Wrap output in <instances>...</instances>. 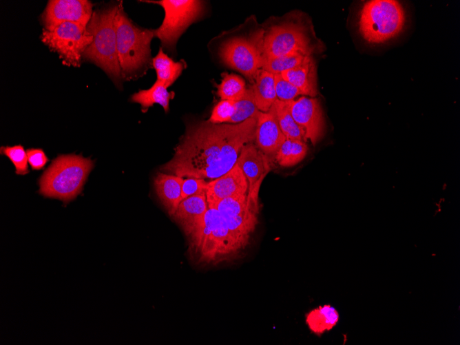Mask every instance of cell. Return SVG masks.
Here are the masks:
<instances>
[{
    "instance_id": "cell-16",
    "label": "cell",
    "mask_w": 460,
    "mask_h": 345,
    "mask_svg": "<svg viewBox=\"0 0 460 345\" xmlns=\"http://www.w3.org/2000/svg\"><path fill=\"white\" fill-rule=\"evenodd\" d=\"M286 139L280 129L277 118L271 110L259 112L255 128L256 146L270 160L275 156Z\"/></svg>"
},
{
    "instance_id": "cell-2",
    "label": "cell",
    "mask_w": 460,
    "mask_h": 345,
    "mask_svg": "<svg viewBox=\"0 0 460 345\" xmlns=\"http://www.w3.org/2000/svg\"><path fill=\"white\" fill-rule=\"evenodd\" d=\"M187 239L191 253L198 262L205 264L234 260L247 247L212 207H209L200 229Z\"/></svg>"
},
{
    "instance_id": "cell-8",
    "label": "cell",
    "mask_w": 460,
    "mask_h": 345,
    "mask_svg": "<svg viewBox=\"0 0 460 345\" xmlns=\"http://www.w3.org/2000/svg\"><path fill=\"white\" fill-rule=\"evenodd\" d=\"M157 4L164 10L165 16L161 25L154 30L161 47L169 52L176 51V43L188 27L197 21L202 15L204 1L199 0H159L141 1Z\"/></svg>"
},
{
    "instance_id": "cell-12",
    "label": "cell",
    "mask_w": 460,
    "mask_h": 345,
    "mask_svg": "<svg viewBox=\"0 0 460 345\" xmlns=\"http://www.w3.org/2000/svg\"><path fill=\"white\" fill-rule=\"evenodd\" d=\"M93 4L87 0H50L41 14L44 29L51 30L66 22L87 27L92 17Z\"/></svg>"
},
{
    "instance_id": "cell-10",
    "label": "cell",
    "mask_w": 460,
    "mask_h": 345,
    "mask_svg": "<svg viewBox=\"0 0 460 345\" xmlns=\"http://www.w3.org/2000/svg\"><path fill=\"white\" fill-rule=\"evenodd\" d=\"M208 206L219 211L229 229L247 246L258 222V202L244 194L210 202Z\"/></svg>"
},
{
    "instance_id": "cell-7",
    "label": "cell",
    "mask_w": 460,
    "mask_h": 345,
    "mask_svg": "<svg viewBox=\"0 0 460 345\" xmlns=\"http://www.w3.org/2000/svg\"><path fill=\"white\" fill-rule=\"evenodd\" d=\"M405 19L404 10L397 1H368L359 12V30L367 42L381 43L401 31Z\"/></svg>"
},
{
    "instance_id": "cell-3",
    "label": "cell",
    "mask_w": 460,
    "mask_h": 345,
    "mask_svg": "<svg viewBox=\"0 0 460 345\" xmlns=\"http://www.w3.org/2000/svg\"><path fill=\"white\" fill-rule=\"evenodd\" d=\"M116 48L123 80H136L152 66L151 41L154 30L137 26L128 17L122 1L114 20Z\"/></svg>"
},
{
    "instance_id": "cell-33",
    "label": "cell",
    "mask_w": 460,
    "mask_h": 345,
    "mask_svg": "<svg viewBox=\"0 0 460 345\" xmlns=\"http://www.w3.org/2000/svg\"><path fill=\"white\" fill-rule=\"evenodd\" d=\"M28 163L33 170H41L49 161L44 151L40 148H30L26 150Z\"/></svg>"
},
{
    "instance_id": "cell-20",
    "label": "cell",
    "mask_w": 460,
    "mask_h": 345,
    "mask_svg": "<svg viewBox=\"0 0 460 345\" xmlns=\"http://www.w3.org/2000/svg\"><path fill=\"white\" fill-rule=\"evenodd\" d=\"M251 88L255 105L259 111L266 112L278 99L274 74L263 69L258 71Z\"/></svg>"
},
{
    "instance_id": "cell-15",
    "label": "cell",
    "mask_w": 460,
    "mask_h": 345,
    "mask_svg": "<svg viewBox=\"0 0 460 345\" xmlns=\"http://www.w3.org/2000/svg\"><path fill=\"white\" fill-rule=\"evenodd\" d=\"M248 181L237 163L227 173L208 182L206 189L207 202L247 194Z\"/></svg>"
},
{
    "instance_id": "cell-4",
    "label": "cell",
    "mask_w": 460,
    "mask_h": 345,
    "mask_svg": "<svg viewBox=\"0 0 460 345\" xmlns=\"http://www.w3.org/2000/svg\"><path fill=\"white\" fill-rule=\"evenodd\" d=\"M93 167L91 158L81 154L59 155L40 177L39 193L66 204L81 193Z\"/></svg>"
},
{
    "instance_id": "cell-5",
    "label": "cell",
    "mask_w": 460,
    "mask_h": 345,
    "mask_svg": "<svg viewBox=\"0 0 460 345\" xmlns=\"http://www.w3.org/2000/svg\"><path fill=\"white\" fill-rule=\"evenodd\" d=\"M118 3H112L93 11L86 29L92 36V43L86 48L83 57L101 67L117 86L121 85L116 34L114 24Z\"/></svg>"
},
{
    "instance_id": "cell-28",
    "label": "cell",
    "mask_w": 460,
    "mask_h": 345,
    "mask_svg": "<svg viewBox=\"0 0 460 345\" xmlns=\"http://www.w3.org/2000/svg\"><path fill=\"white\" fill-rule=\"evenodd\" d=\"M251 86L247 87L241 99L235 102V112L228 123H240L258 114Z\"/></svg>"
},
{
    "instance_id": "cell-22",
    "label": "cell",
    "mask_w": 460,
    "mask_h": 345,
    "mask_svg": "<svg viewBox=\"0 0 460 345\" xmlns=\"http://www.w3.org/2000/svg\"><path fill=\"white\" fill-rule=\"evenodd\" d=\"M152 67L154 68L157 81L161 82L167 88L180 76L187 63L184 60L174 61L160 46L157 54L152 59Z\"/></svg>"
},
{
    "instance_id": "cell-14",
    "label": "cell",
    "mask_w": 460,
    "mask_h": 345,
    "mask_svg": "<svg viewBox=\"0 0 460 345\" xmlns=\"http://www.w3.org/2000/svg\"><path fill=\"white\" fill-rule=\"evenodd\" d=\"M270 161L253 142L242 147L238 158L236 163L248 181L247 196L255 202H258L260 185L271 170Z\"/></svg>"
},
{
    "instance_id": "cell-26",
    "label": "cell",
    "mask_w": 460,
    "mask_h": 345,
    "mask_svg": "<svg viewBox=\"0 0 460 345\" xmlns=\"http://www.w3.org/2000/svg\"><path fill=\"white\" fill-rule=\"evenodd\" d=\"M217 95L221 100L236 102L242 98L246 91L244 80L235 74L224 72L222 74V80L216 84Z\"/></svg>"
},
{
    "instance_id": "cell-19",
    "label": "cell",
    "mask_w": 460,
    "mask_h": 345,
    "mask_svg": "<svg viewBox=\"0 0 460 345\" xmlns=\"http://www.w3.org/2000/svg\"><path fill=\"white\" fill-rule=\"evenodd\" d=\"M281 75L299 89L302 96L314 97L317 94L316 65L312 55L306 56L300 65Z\"/></svg>"
},
{
    "instance_id": "cell-9",
    "label": "cell",
    "mask_w": 460,
    "mask_h": 345,
    "mask_svg": "<svg viewBox=\"0 0 460 345\" xmlns=\"http://www.w3.org/2000/svg\"><path fill=\"white\" fill-rule=\"evenodd\" d=\"M41 41L59 54L63 63L80 67L83 54L92 43V35L86 26L76 23H63L51 30L43 29Z\"/></svg>"
},
{
    "instance_id": "cell-32",
    "label": "cell",
    "mask_w": 460,
    "mask_h": 345,
    "mask_svg": "<svg viewBox=\"0 0 460 345\" xmlns=\"http://www.w3.org/2000/svg\"><path fill=\"white\" fill-rule=\"evenodd\" d=\"M208 182L202 178H184L182 185V200L191 196L206 192Z\"/></svg>"
},
{
    "instance_id": "cell-27",
    "label": "cell",
    "mask_w": 460,
    "mask_h": 345,
    "mask_svg": "<svg viewBox=\"0 0 460 345\" xmlns=\"http://www.w3.org/2000/svg\"><path fill=\"white\" fill-rule=\"evenodd\" d=\"M308 55L311 54L295 52L278 57L264 59L261 69L273 74H281L300 65Z\"/></svg>"
},
{
    "instance_id": "cell-1",
    "label": "cell",
    "mask_w": 460,
    "mask_h": 345,
    "mask_svg": "<svg viewBox=\"0 0 460 345\" xmlns=\"http://www.w3.org/2000/svg\"><path fill=\"white\" fill-rule=\"evenodd\" d=\"M258 115L236 124H188L173 157L160 170L182 178L220 177L236 165L242 147L255 140Z\"/></svg>"
},
{
    "instance_id": "cell-21",
    "label": "cell",
    "mask_w": 460,
    "mask_h": 345,
    "mask_svg": "<svg viewBox=\"0 0 460 345\" xmlns=\"http://www.w3.org/2000/svg\"><path fill=\"white\" fill-rule=\"evenodd\" d=\"M174 96V92H168L167 87L156 80L149 89L140 90L133 94L130 97V101L132 103L140 104L143 113L147 112L149 108L154 104L160 105L167 113L169 110V102Z\"/></svg>"
},
{
    "instance_id": "cell-13",
    "label": "cell",
    "mask_w": 460,
    "mask_h": 345,
    "mask_svg": "<svg viewBox=\"0 0 460 345\" xmlns=\"http://www.w3.org/2000/svg\"><path fill=\"white\" fill-rule=\"evenodd\" d=\"M288 103L293 118L304 132L305 140L315 145L324 131L323 112L318 100L302 96Z\"/></svg>"
},
{
    "instance_id": "cell-29",
    "label": "cell",
    "mask_w": 460,
    "mask_h": 345,
    "mask_svg": "<svg viewBox=\"0 0 460 345\" xmlns=\"http://www.w3.org/2000/svg\"><path fill=\"white\" fill-rule=\"evenodd\" d=\"M0 152L12 163L17 175H25L29 173L27 152L21 145L2 146Z\"/></svg>"
},
{
    "instance_id": "cell-30",
    "label": "cell",
    "mask_w": 460,
    "mask_h": 345,
    "mask_svg": "<svg viewBox=\"0 0 460 345\" xmlns=\"http://www.w3.org/2000/svg\"><path fill=\"white\" fill-rule=\"evenodd\" d=\"M275 89L278 99L288 102L294 100L302 92L295 85L282 77L281 74H274Z\"/></svg>"
},
{
    "instance_id": "cell-23",
    "label": "cell",
    "mask_w": 460,
    "mask_h": 345,
    "mask_svg": "<svg viewBox=\"0 0 460 345\" xmlns=\"http://www.w3.org/2000/svg\"><path fill=\"white\" fill-rule=\"evenodd\" d=\"M339 315L332 306H320L306 315V323L311 331L317 335L331 330L338 322Z\"/></svg>"
},
{
    "instance_id": "cell-18",
    "label": "cell",
    "mask_w": 460,
    "mask_h": 345,
    "mask_svg": "<svg viewBox=\"0 0 460 345\" xmlns=\"http://www.w3.org/2000/svg\"><path fill=\"white\" fill-rule=\"evenodd\" d=\"M183 180L182 177L165 172H158L154 177L156 195L171 217L182 201Z\"/></svg>"
},
{
    "instance_id": "cell-31",
    "label": "cell",
    "mask_w": 460,
    "mask_h": 345,
    "mask_svg": "<svg viewBox=\"0 0 460 345\" xmlns=\"http://www.w3.org/2000/svg\"><path fill=\"white\" fill-rule=\"evenodd\" d=\"M234 112V101L221 100L213 107L208 121L215 124L228 123Z\"/></svg>"
},
{
    "instance_id": "cell-11",
    "label": "cell",
    "mask_w": 460,
    "mask_h": 345,
    "mask_svg": "<svg viewBox=\"0 0 460 345\" xmlns=\"http://www.w3.org/2000/svg\"><path fill=\"white\" fill-rule=\"evenodd\" d=\"M313 50L305 30L299 23L283 22L264 30L263 59L295 52L312 54Z\"/></svg>"
},
{
    "instance_id": "cell-25",
    "label": "cell",
    "mask_w": 460,
    "mask_h": 345,
    "mask_svg": "<svg viewBox=\"0 0 460 345\" xmlns=\"http://www.w3.org/2000/svg\"><path fill=\"white\" fill-rule=\"evenodd\" d=\"M308 152L304 140L286 138L278 150L274 160L282 167H292L301 162Z\"/></svg>"
},
{
    "instance_id": "cell-17",
    "label": "cell",
    "mask_w": 460,
    "mask_h": 345,
    "mask_svg": "<svg viewBox=\"0 0 460 345\" xmlns=\"http://www.w3.org/2000/svg\"><path fill=\"white\" fill-rule=\"evenodd\" d=\"M208 208L205 192L182 200L171 217L188 238L200 229Z\"/></svg>"
},
{
    "instance_id": "cell-6",
    "label": "cell",
    "mask_w": 460,
    "mask_h": 345,
    "mask_svg": "<svg viewBox=\"0 0 460 345\" xmlns=\"http://www.w3.org/2000/svg\"><path fill=\"white\" fill-rule=\"evenodd\" d=\"M246 27L245 22L236 30L220 35L217 54L225 65L242 74L253 83L262 65L264 30H246Z\"/></svg>"
},
{
    "instance_id": "cell-24",
    "label": "cell",
    "mask_w": 460,
    "mask_h": 345,
    "mask_svg": "<svg viewBox=\"0 0 460 345\" xmlns=\"http://www.w3.org/2000/svg\"><path fill=\"white\" fill-rule=\"evenodd\" d=\"M274 114L286 138L305 140L304 132L293 118L289 103L277 99L269 109Z\"/></svg>"
}]
</instances>
